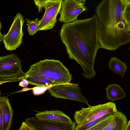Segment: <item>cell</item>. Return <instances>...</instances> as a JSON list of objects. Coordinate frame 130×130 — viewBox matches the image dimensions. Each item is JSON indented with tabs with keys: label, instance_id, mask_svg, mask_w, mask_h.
<instances>
[{
	"label": "cell",
	"instance_id": "cell-15",
	"mask_svg": "<svg viewBox=\"0 0 130 130\" xmlns=\"http://www.w3.org/2000/svg\"><path fill=\"white\" fill-rule=\"evenodd\" d=\"M25 79L29 84L37 86L50 87L55 85L53 82L50 80L37 76L27 75Z\"/></svg>",
	"mask_w": 130,
	"mask_h": 130
},
{
	"label": "cell",
	"instance_id": "cell-1",
	"mask_svg": "<svg viewBox=\"0 0 130 130\" xmlns=\"http://www.w3.org/2000/svg\"><path fill=\"white\" fill-rule=\"evenodd\" d=\"M98 22L96 14L88 18L64 23L60 32L69 58L80 65L83 76L89 79L96 74L94 61L97 52L101 48L98 39Z\"/></svg>",
	"mask_w": 130,
	"mask_h": 130
},
{
	"label": "cell",
	"instance_id": "cell-23",
	"mask_svg": "<svg viewBox=\"0 0 130 130\" xmlns=\"http://www.w3.org/2000/svg\"><path fill=\"white\" fill-rule=\"evenodd\" d=\"M80 2H81L84 3H85L86 0H76Z\"/></svg>",
	"mask_w": 130,
	"mask_h": 130
},
{
	"label": "cell",
	"instance_id": "cell-14",
	"mask_svg": "<svg viewBox=\"0 0 130 130\" xmlns=\"http://www.w3.org/2000/svg\"><path fill=\"white\" fill-rule=\"evenodd\" d=\"M108 67L109 69L122 78L124 77L127 68L124 62L115 57H113L110 59Z\"/></svg>",
	"mask_w": 130,
	"mask_h": 130
},
{
	"label": "cell",
	"instance_id": "cell-4",
	"mask_svg": "<svg viewBox=\"0 0 130 130\" xmlns=\"http://www.w3.org/2000/svg\"><path fill=\"white\" fill-rule=\"evenodd\" d=\"M117 111L115 104L109 102L94 106L88 105L76 111L74 115L75 122L78 126H82L103 116Z\"/></svg>",
	"mask_w": 130,
	"mask_h": 130
},
{
	"label": "cell",
	"instance_id": "cell-7",
	"mask_svg": "<svg viewBox=\"0 0 130 130\" xmlns=\"http://www.w3.org/2000/svg\"><path fill=\"white\" fill-rule=\"evenodd\" d=\"M127 123L125 114L117 111L103 116L101 121L89 130H126Z\"/></svg>",
	"mask_w": 130,
	"mask_h": 130
},
{
	"label": "cell",
	"instance_id": "cell-20",
	"mask_svg": "<svg viewBox=\"0 0 130 130\" xmlns=\"http://www.w3.org/2000/svg\"><path fill=\"white\" fill-rule=\"evenodd\" d=\"M29 84L28 82L25 79H23L20 82L19 85L23 87H25L27 86Z\"/></svg>",
	"mask_w": 130,
	"mask_h": 130
},
{
	"label": "cell",
	"instance_id": "cell-17",
	"mask_svg": "<svg viewBox=\"0 0 130 130\" xmlns=\"http://www.w3.org/2000/svg\"><path fill=\"white\" fill-rule=\"evenodd\" d=\"M123 14L127 25L130 24V3L124 6Z\"/></svg>",
	"mask_w": 130,
	"mask_h": 130
},
{
	"label": "cell",
	"instance_id": "cell-9",
	"mask_svg": "<svg viewBox=\"0 0 130 130\" xmlns=\"http://www.w3.org/2000/svg\"><path fill=\"white\" fill-rule=\"evenodd\" d=\"M62 1H53L45 6L44 13L40 20L39 31L47 30L54 27L56 24L57 16L59 13Z\"/></svg>",
	"mask_w": 130,
	"mask_h": 130
},
{
	"label": "cell",
	"instance_id": "cell-5",
	"mask_svg": "<svg viewBox=\"0 0 130 130\" xmlns=\"http://www.w3.org/2000/svg\"><path fill=\"white\" fill-rule=\"evenodd\" d=\"M78 84L67 83L50 87L48 91L51 95L57 98L75 101L89 105L88 100L83 95Z\"/></svg>",
	"mask_w": 130,
	"mask_h": 130
},
{
	"label": "cell",
	"instance_id": "cell-22",
	"mask_svg": "<svg viewBox=\"0 0 130 130\" xmlns=\"http://www.w3.org/2000/svg\"><path fill=\"white\" fill-rule=\"evenodd\" d=\"M130 3V0H125L124 4V6Z\"/></svg>",
	"mask_w": 130,
	"mask_h": 130
},
{
	"label": "cell",
	"instance_id": "cell-3",
	"mask_svg": "<svg viewBox=\"0 0 130 130\" xmlns=\"http://www.w3.org/2000/svg\"><path fill=\"white\" fill-rule=\"evenodd\" d=\"M21 60L11 54L0 57V85L17 82L25 79L27 75L22 70Z\"/></svg>",
	"mask_w": 130,
	"mask_h": 130
},
{
	"label": "cell",
	"instance_id": "cell-8",
	"mask_svg": "<svg viewBox=\"0 0 130 130\" xmlns=\"http://www.w3.org/2000/svg\"><path fill=\"white\" fill-rule=\"evenodd\" d=\"M84 5L76 0H63L59 13V20L64 23L76 20L80 13L87 10Z\"/></svg>",
	"mask_w": 130,
	"mask_h": 130
},
{
	"label": "cell",
	"instance_id": "cell-16",
	"mask_svg": "<svg viewBox=\"0 0 130 130\" xmlns=\"http://www.w3.org/2000/svg\"><path fill=\"white\" fill-rule=\"evenodd\" d=\"M27 26V31L30 36H32L39 31L40 20L36 18L35 20H31L27 19H25Z\"/></svg>",
	"mask_w": 130,
	"mask_h": 130
},
{
	"label": "cell",
	"instance_id": "cell-6",
	"mask_svg": "<svg viewBox=\"0 0 130 130\" xmlns=\"http://www.w3.org/2000/svg\"><path fill=\"white\" fill-rule=\"evenodd\" d=\"M24 22L22 15L20 13L17 14L8 32L6 35H2V39L7 50H15L22 43Z\"/></svg>",
	"mask_w": 130,
	"mask_h": 130
},
{
	"label": "cell",
	"instance_id": "cell-19",
	"mask_svg": "<svg viewBox=\"0 0 130 130\" xmlns=\"http://www.w3.org/2000/svg\"><path fill=\"white\" fill-rule=\"evenodd\" d=\"M18 130H35V129L26 121L22 122V125Z\"/></svg>",
	"mask_w": 130,
	"mask_h": 130
},
{
	"label": "cell",
	"instance_id": "cell-24",
	"mask_svg": "<svg viewBox=\"0 0 130 130\" xmlns=\"http://www.w3.org/2000/svg\"><path fill=\"white\" fill-rule=\"evenodd\" d=\"M127 26L129 31H130V24L127 25Z\"/></svg>",
	"mask_w": 130,
	"mask_h": 130
},
{
	"label": "cell",
	"instance_id": "cell-18",
	"mask_svg": "<svg viewBox=\"0 0 130 130\" xmlns=\"http://www.w3.org/2000/svg\"><path fill=\"white\" fill-rule=\"evenodd\" d=\"M56 0H34L35 5L37 7L39 12L42 11V9L48 3Z\"/></svg>",
	"mask_w": 130,
	"mask_h": 130
},
{
	"label": "cell",
	"instance_id": "cell-2",
	"mask_svg": "<svg viewBox=\"0 0 130 130\" xmlns=\"http://www.w3.org/2000/svg\"><path fill=\"white\" fill-rule=\"evenodd\" d=\"M27 76H37L50 80L55 85L70 83L73 79L69 70L59 60L45 59L31 65Z\"/></svg>",
	"mask_w": 130,
	"mask_h": 130
},
{
	"label": "cell",
	"instance_id": "cell-10",
	"mask_svg": "<svg viewBox=\"0 0 130 130\" xmlns=\"http://www.w3.org/2000/svg\"><path fill=\"white\" fill-rule=\"evenodd\" d=\"M25 120L35 130H74L76 125L73 121L70 123L52 122L41 120L36 116Z\"/></svg>",
	"mask_w": 130,
	"mask_h": 130
},
{
	"label": "cell",
	"instance_id": "cell-11",
	"mask_svg": "<svg viewBox=\"0 0 130 130\" xmlns=\"http://www.w3.org/2000/svg\"><path fill=\"white\" fill-rule=\"evenodd\" d=\"M13 111L7 97H0V130H9L11 126Z\"/></svg>",
	"mask_w": 130,
	"mask_h": 130
},
{
	"label": "cell",
	"instance_id": "cell-27",
	"mask_svg": "<svg viewBox=\"0 0 130 130\" xmlns=\"http://www.w3.org/2000/svg\"></svg>",
	"mask_w": 130,
	"mask_h": 130
},
{
	"label": "cell",
	"instance_id": "cell-21",
	"mask_svg": "<svg viewBox=\"0 0 130 130\" xmlns=\"http://www.w3.org/2000/svg\"><path fill=\"white\" fill-rule=\"evenodd\" d=\"M126 130H130V120L128 122Z\"/></svg>",
	"mask_w": 130,
	"mask_h": 130
},
{
	"label": "cell",
	"instance_id": "cell-12",
	"mask_svg": "<svg viewBox=\"0 0 130 130\" xmlns=\"http://www.w3.org/2000/svg\"><path fill=\"white\" fill-rule=\"evenodd\" d=\"M35 116L40 120L52 122L70 123L73 121L68 116L58 110L38 112Z\"/></svg>",
	"mask_w": 130,
	"mask_h": 130
},
{
	"label": "cell",
	"instance_id": "cell-26",
	"mask_svg": "<svg viewBox=\"0 0 130 130\" xmlns=\"http://www.w3.org/2000/svg\"><path fill=\"white\" fill-rule=\"evenodd\" d=\"M129 49H130V47H129Z\"/></svg>",
	"mask_w": 130,
	"mask_h": 130
},
{
	"label": "cell",
	"instance_id": "cell-13",
	"mask_svg": "<svg viewBox=\"0 0 130 130\" xmlns=\"http://www.w3.org/2000/svg\"><path fill=\"white\" fill-rule=\"evenodd\" d=\"M105 90L107 98L110 101H115L124 98L126 96L123 89L117 84L109 85Z\"/></svg>",
	"mask_w": 130,
	"mask_h": 130
},
{
	"label": "cell",
	"instance_id": "cell-25",
	"mask_svg": "<svg viewBox=\"0 0 130 130\" xmlns=\"http://www.w3.org/2000/svg\"><path fill=\"white\" fill-rule=\"evenodd\" d=\"M121 0L124 5V4L125 0Z\"/></svg>",
	"mask_w": 130,
	"mask_h": 130
}]
</instances>
